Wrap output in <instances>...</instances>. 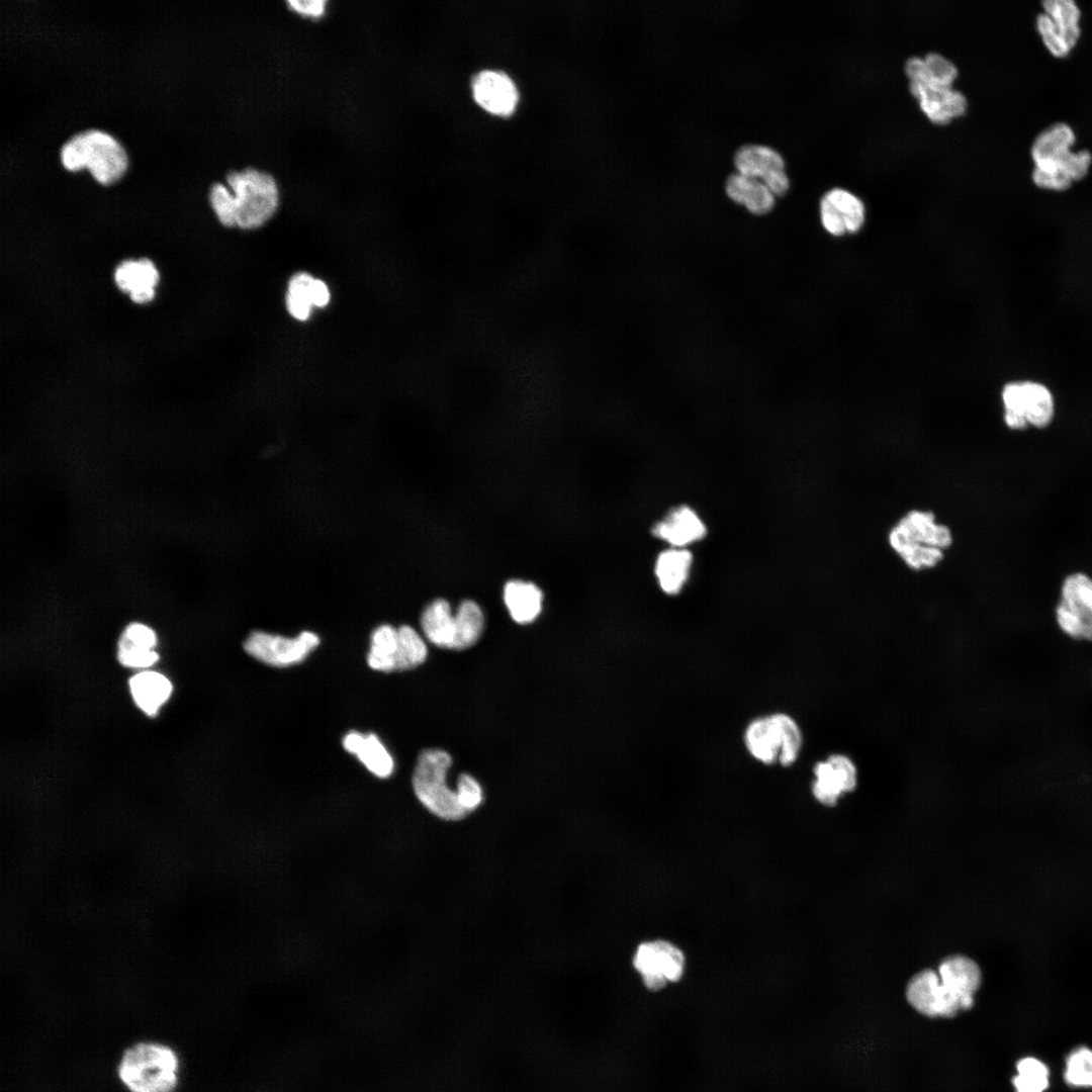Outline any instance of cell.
<instances>
[{
  "label": "cell",
  "instance_id": "d4e9b609",
  "mask_svg": "<svg viewBox=\"0 0 1092 1092\" xmlns=\"http://www.w3.org/2000/svg\"><path fill=\"white\" fill-rule=\"evenodd\" d=\"M503 599L512 619L519 624H529L542 611L543 592L534 582L510 579L504 585Z\"/></svg>",
  "mask_w": 1092,
  "mask_h": 1092
},
{
  "label": "cell",
  "instance_id": "e0dca14e",
  "mask_svg": "<svg viewBox=\"0 0 1092 1092\" xmlns=\"http://www.w3.org/2000/svg\"><path fill=\"white\" fill-rule=\"evenodd\" d=\"M472 93L480 107L498 116L512 114L519 100L513 80L505 73L492 70L482 71L473 78Z\"/></svg>",
  "mask_w": 1092,
  "mask_h": 1092
},
{
  "label": "cell",
  "instance_id": "7a4b0ae2",
  "mask_svg": "<svg viewBox=\"0 0 1092 1092\" xmlns=\"http://www.w3.org/2000/svg\"><path fill=\"white\" fill-rule=\"evenodd\" d=\"M889 544L912 570L936 566L952 544L950 529L929 511L912 510L890 530Z\"/></svg>",
  "mask_w": 1092,
  "mask_h": 1092
},
{
  "label": "cell",
  "instance_id": "cb8c5ba5",
  "mask_svg": "<svg viewBox=\"0 0 1092 1092\" xmlns=\"http://www.w3.org/2000/svg\"><path fill=\"white\" fill-rule=\"evenodd\" d=\"M693 566V555L688 549L669 548L657 556L654 575L659 588L667 596L678 595L687 584Z\"/></svg>",
  "mask_w": 1092,
  "mask_h": 1092
},
{
  "label": "cell",
  "instance_id": "ffe728a7",
  "mask_svg": "<svg viewBox=\"0 0 1092 1092\" xmlns=\"http://www.w3.org/2000/svg\"><path fill=\"white\" fill-rule=\"evenodd\" d=\"M910 91L918 99L922 111L934 123L945 124L966 113V97L952 88H931L910 82Z\"/></svg>",
  "mask_w": 1092,
  "mask_h": 1092
},
{
  "label": "cell",
  "instance_id": "f35d334b",
  "mask_svg": "<svg viewBox=\"0 0 1092 1092\" xmlns=\"http://www.w3.org/2000/svg\"><path fill=\"white\" fill-rule=\"evenodd\" d=\"M311 298L312 304L316 307H324L330 301V291L327 284L320 279H312L311 282Z\"/></svg>",
  "mask_w": 1092,
  "mask_h": 1092
},
{
  "label": "cell",
  "instance_id": "6da1fadb",
  "mask_svg": "<svg viewBox=\"0 0 1092 1092\" xmlns=\"http://www.w3.org/2000/svg\"><path fill=\"white\" fill-rule=\"evenodd\" d=\"M1075 141L1073 129L1064 122L1054 123L1035 138L1031 157L1032 180L1036 186L1062 191L1087 175L1092 156L1086 150L1072 152L1070 148Z\"/></svg>",
  "mask_w": 1092,
  "mask_h": 1092
},
{
  "label": "cell",
  "instance_id": "2e32d148",
  "mask_svg": "<svg viewBox=\"0 0 1092 1092\" xmlns=\"http://www.w3.org/2000/svg\"><path fill=\"white\" fill-rule=\"evenodd\" d=\"M906 998L916 1011L930 1018H949L962 1011L945 991L938 974L931 970L922 971L910 980Z\"/></svg>",
  "mask_w": 1092,
  "mask_h": 1092
},
{
  "label": "cell",
  "instance_id": "5bb4252c",
  "mask_svg": "<svg viewBox=\"0 0 1092 1092\" xmlns=\"http://www.w3.org/2000/svg\"><path fill=\"white\" fill-rule=\"evenodd\" d=\"M734 164L738 173L761 180L778 196L790 188L785 161L768 146L745 145L736 151Z\"/></svg>",
  "mask_w": 1092,
  "mask_h": 1092
},
{
  "label": "cell",
  "instance_id": "5b68a950",
  "mask_svg": "<svg viewBox=\"0 0 1092 1092\" xmlns=\"http://www.w3.org/2000/svg\"><path fill=\"white\" fill-rule=\"evenodd\" d=\"M752 758L764 765H793L800 757L804 736L796 719L783 712L752 719L743 734Z\"/></svg>",
  "mask_w": 1092,
  "mask_h": 1092
},
{
  "label": "cell",
  "instance_id": "9a60e30c",
  "mask_svg": "<svg viewBox=\"0 0 1092 1092\" xmlns=\"http://www.w3.org/2000/svg\"><path fill=\"white\" fill-rule=\"evenodd\" d=\"M819 209L821 223L832 236L855 234L864 223L863 202L845 189L833 188L826 192L820 200Z\"/></svg>",
  "mask_w": 1092,
  "mask_h": 1092
},
{
  "label": "cell",
  "instance_id": "d6986e66",
  "mask_svg": "<svg viewBox=\"0 0 1092 1092\" xmlns=\"http://www.w3.org/2000/svg\"><path fill=\"white\" fill-rule=\"evenodd\" d=\"M652 534L671 548L687 549V546L704 539L707 527L694 509L679 506L653 526Z\"/></svg>",
  "mask_w": 1092,
  "mask_h": 1092
},
{
  "label": "cell",
  "instance_id": "ac0fdd59",
  "mask_svg": "<svg viewBox=\"0 0 1092 1092\" xmlns=\"http://www.w3.org/2000/svg\"><path fill=\"white\" fill-rule=\"evenodd\" d=\"M938 976L945 991L962 1011L973 1007L974 995L982 979L980 968L974 961L962 956L949 957L940 964Z\"/></svg>",
  "mask_w": 1092,
  "mask_h": 1092
},
{
  "label": "cell",
  "instance_id": "1f68e13d",
  "mask_svg": "<svg viewBox=\"0 0 1092 1092\" xmlns=\"http://www.w3.org/2000/svg\"><path fill=\"white\" fill-rule=\"evenodd\" d=\"M1017 1074L1012 1079L1016 1092H1043L1049 1086L1048 1067L1035 1058H1023L1016 1065Z\"/></svg>",
  "mask_w": 1092,
  "mask_h": 1092
},
{
  "label": "cell",
  "instance_id": "f1b7e54d",
  "mask_svg": "<svg viewBox=\"0 0 1092 1092\" xmlns=\"http://www.w3.org/2000/svg\"><path fill=\"white\" fill-rule=\"evenodd\" d=\"M456 639L454 649L462 650L475 644L484 628V614L473 600H463L454 614Z\"/></svg>",
  "mask_w": 1092,
  "mask_h": 1092
},
{
  "label": "cell",
  "instance_id": "484cf974",
  "mask_svg": "<svg viewBox=\"0 0 1092 1092\" xmlns=\"http://www.w3.org/2000/svg\"><path fill=\"white\" fill-rule=\"evenodd\" d=\"M421 627L427 639L436 646L454 649L455 617L445 599H435L423 611Z\"/></svg>",
  "mask_w": 1092,
  "mask_h": 1092
},
{
  "label": "cell",
  "instance_id": "4fadbf2b",
  "mask_svg": "<svg viewBox=\"0 0 1092 1092\" xmlns=\"http://www.w3.org/2000/svg\"><path fill=\"white\" fill-rule=\"evenodd\" d=\"M813 777L814 798L824 806L833 807L843 795L856 789L858 767L848 754L834 752L814 764Z\"/></svg>",
  "mask_w": 1092,
  "mask_h": 1092
},
{
  "label": "cell",
  "instance_id": "8d00e7d4",
  "mask_svg": "<svg viewBox=\"0 0 1092 1092\" xmlns=\"http://www.w3.org/2000/svg\"><path fill=\"white\" fill-rule=\"evenodd\" d=\"M119 643L154 650L157 645L155 631L147 625L131 623L123 631Z\"/></svg>",
  "mask_w": 1092,
  "mask_h": 1092
},
{
  "label": "cell",
  "instance_id": "7c38bea8",
  "mask_svg": "<svg viewBox=\"0 0 1092 1092\" xmlns=\"http://www.w3.org/2000/svg\"><path fill=\"white\" fill-rule=\"evenodd\" d=\"M318 643V636L310 631L294 638L255 631L244 642V649L266 664L284 667L301 662Z\"/></svg>",
  "mask_w": 1092,
  "mask_h": 1092
},
{
  "label": "cell",
  "instance_id": "d590c367",
  "mask_svg": "<svg viewBox=\"0 0 1092 1092\" xmlns=\"http://www.w3.org/2000/svg\"><path fill=\"white\" fill-rule=\"evenodd\" d=\"M117 658L124 666L142 668L153 665L159 659V655L152 649L134 647L118 642Z\"/></svg>",
  "mask_w": 1092,
  "mask_h": 1092
},
{
  "label": "cell",
  "instance_id": "83f0119b",
  "mask_svg": "<svg viewBox=\"0 0 1092 1092\" xmlns=\"http://www.w3.org/2000/svg\"><path fill=\"white\" fill-rule=\"evenodd\" d=\"M398 648L397 629L383 624L371 635L370 649L367 655L368 665L375 670L389 672L395 670Z\"/></svg>",
  "mask_w": 1092,
  "mask_h": 1092
},
{
  "label": "cell",
  "instance_id": "30bf717a",
  "mask_svg": "<svg viewBox=\"0 0 1092 1092\" xmlns=\"http://www.w3.org/2000/svg\"><path fill=\"white\" fill-rule=\"evenodd\" d=\"M633 966L641 975L644 986L657 992L667 983L681 979L686 958L675 944L667 940L656 939L640 943L633 957Z\"/></svg>",
  "mask_w": 1092,
  "mask_h": 1092
},
{
  "label": "cell",
  "instance_id": "8fae6325",
  "mask_svg": "<svg viewBox=\"0 0 1092 1092\" xmlns=\"http://www.w3.org/2000/svg\"><path fill=\"white\" fill-rule=\"evenodd\" d=\"M1042 6L1044 13L1036 17L1038 33L1052 55L1066 57L1081 34V11L1073 0H1045Z\"/></svg>",
  "mask_w": 1092,
  "mask_h": 1092
},
{
  "label": "cell",
  "instance_id": "3957f363",
  "mask_svg": "<svg viewBox=\"0 0 1092 1092\" xmlns=\"http://www.w3.org/2000/svg\"><path fill=\"white\" fill-rule=\"evenodd\" d=\"M180 1061L168 1044L139 1041L125 1049L117 1065V1076L128 1092H175Z\"/></svg>",
  "mask_w": 1092,
  "mask_h": 1092
},
{
  "label": "cell",
  "instance_id": "4316f807",
  "mask_svg": "<svg viewBox=\"0 0 1092 1092\" xmlns=\"http://www.w3.org/2000/svg\"><path fill=\"white\" fill-rule=\"evenodd\" d=\"M129 690L136 706L149 716H155L172 693L170 680L155 671H144L129 679Z\"/></svg>",
  "mask_w": 1092,
  "mask_h": 1092
},
{
  "label": "cell",
  "instance_id": "4dcf8cb0",
  "mask_svg": "<svg viewBox=\"0 0 1092 1092\" xmlns=\"http://www.w3.org/2000/svg\"><path fill=\"white\" fill-rule=\"evenodd\" d=\"M312 277L307 273L293 275L288 283L286 294V306L289 313L298 321H306L312 304L311 282Z\"/></svg>",
  "mask_w": 1092,
  "mask_h": 1092
},
{
  "label": "cell",
  "instance_id": "7402d4cb",
  "mask_svg": "<svg viewBox=\"0 0 1092 1092\" xmlns=\"http://www.w3.org/2000/svg\"><path fill=\"white\" fill-rule=\"evenodd\" d=\"M727 196L753 215H765L776 205V195L759 179L734 173L725 183Z\"/></svg>",
  "mask_w": 1092,
  "mask_h": 1092
},
{
  "label": "cell",
  "instance_id": "52a82bcc",
  "mask_svg": "<svg viewBox=\"0 0 1092 1092\" xmlns=\"http://www.w3.org/2000/svg\"><path fill=\"white\" fill-rule=\"evenodd\" d=\"M451 763L448 752L426 749L418 757L412 781L415 796L427 811L440 820L456 822L468 814L459 805L455 790L447 785Z\"/></svg>",
  "mask_w": 1092,
  "mask_h": 1092
},
{
  "label": "cell",
  "instance_id": "d6a6232c",
  "mask_svg": "<svg viewBox=\"0 0 1092 1092\" xmlns=\"http://www.w3.org/2000/svg\"><path fill=\"white\" fill-rule=\"evenodd\" d=\"M1065 1079L1075 1087H1092V1051L1079 1048L1067 1060Z\"/></svg>",
  "mask_w": 1092,
  "mask_h": 1092
},
{
  "label": "cell",
  "instance_id": "9c48e42d",
  "mask_svg": "<svg viewBox=\"0 0 1092 1092\" xmlns=\"http://www.w3.org/2000/svg\"><path fill=\"white\" fill-rule=\"evenodd\" d=\"M1056 620L1069 637L1092 641V577L1084 572L1066 576L1056 607Z\"/></svg>",
  "mask_w": 1092,
  "mask_h": 1092
},
{
  "label": "cell",
  "instance_id": "f546056e",
  "mask_svg": "<svg viewBox=\"0 0 1092 1092\" xmlns=\"http://www.w3.org/2000/svg\"><path fill=\"white\" fill-rule=\"evenodd\" d=\"M398 648L396 654L395 670L414 668L423 663L428 650L425 641L419 633L408 625L397 628Z\"/></svg>",
  "mask_w": 1092,
  "mask_h": 1092
},
{
  "label": "cell",
  "instance_id": "e575fe53",
  "mask_svg": "<svg viewBox=\"0 0 1092 1092\" xmlns=\"http://www.w3.org/2000/svg\"><path fill=\"white\" fill-rule=\"evenodd\" d=\"M455 792L459 805L467 814L475 811L483 802L481 786L468 774L458 777Z\"/></svg>",
  "mask_w": 1092,
  "mask_h": 1092
},
{
  "label": "cell",
  "instance_id": "ba28073f",
  "mask_svg": "<svg viewBox=\"0 0 1092 1092\" xmlns=\"http://www.w3.org/2000/svg\"><path fill=\"white\" fill-rule=\"evenodd\" d=\"M1004 422L1011 430L1028 426L1046 428L1055 415L1054 396L1041 383L1020 381L1007 383L1002 390Z\"/></svg>",
  "mask_w": 1092,
  "mask_h": 1092
},
{
  "label": "cell",
  "instance_id": "74e56055",
  "mask_svg": "<svg viewBox=\"0 0 1092 1092\" xmlns=\"http://www.w3.org/2000/svg\"><path fill=\"white\" fill-rule=\"evenodd\" d=\"M287 5L296 13L308 17H320L327 9L326 0H288Z\"/></svg>",
  "mask_w": 1092,
  "mask_h": 1092
},
{
  "label": "cell",
  "instance_id": "603a6c76",
  "mask_svg": "<svg viewBox=\"0 0 1092 1092\" xmlns=\"http://www.w3.org/2000/svg\"><path fill=\"white\" fill-rule=\"evenodd\" d=\"M343 746L374 776L384 779L392 774L393 758L375 734L351 731L344 736Z\"/></svg>",
  "mask_w": 1092,
  "mask_h": 1092
},
{
  "label": "cell",
  "instance_id": "8992f818",
  "mask_svg": "<svg viewBox=\"0 0 1092 1092\" xmlns=\"http://www.w3.org/2000/svg\"><path fill=\"white\" fill-rule=\"evenodd\" d=\"M225 181L234 196L236 226L243 230L259 228L275 213L280 192L275 177L269 172L247 167L230 171Z\"/></svg>",
  "mask_w": 1092,
  "mask_h": 1092
},
{
  "label": "cell",
  "instance_id": "44dd1931",
  "mask_svg": "<svg viewBox=\"0 0 1092 1092\" xmlns=\"http://www.w3.org/2000/svg\"><path fill=\"white\" fill-rule=\"evenodd\" d=\"M114 281L121 291L129 294L133 302L143 304L154 298L159 272L149 259L128 260L115 269Z\"/></svg>",
  "mask_w": 1092,
  "mask_h": 1092
},
{
  "label": "cell",
  "instance_id": "836d02e7",
  "mask_svg": "<svg viewBox=\"0 0 1092 1092\" xmlns=\"http://www.w3.org/2000/svg\"><path fill=\"white\" fill-rule=\"evenodd\" d=\"M209 202L218 220L225 226L236 225L234 196L225 184L214 182L209 188Z\"/></svg>",
  "mask_w": 1092,
  "mask_h": 1092
},
{
  "label": "cell",
  "instance_id": "277c9868",
  "mask_svg": "<svg viewBox=\"0 0 1092 1092\" xmlns=\"http://www.w3.org/2000/svg\"><path fill=\"white\" fill-rule=\"evenodd\" d=\"M59 158L70 171L87 168L101 184L116 181L127 168V155L110 133L96 128L78 131L61 146Z\"/></svg>",
  "mask_w": 1092,
  "mask_h": 1092
}]
</instances>
